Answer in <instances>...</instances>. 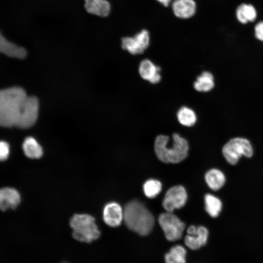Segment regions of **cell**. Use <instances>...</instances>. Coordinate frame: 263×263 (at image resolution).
<instances>
[{
    "label": "cell",
    "mask_w": 263,
    "mask_h": 263,
    "mask_svg": "<svg viewBox=\"0 0 263 263\" xmlns=\"http://www.w3.org/2000/svg\"><path fill=\"white\" fill-rule=\"evenodd\" d=\"M205 178L208 187L214 191L221 189L226 182L225 174L217 169H211L208 170L205 174Z\"/></svg>",
    "instance_id": "obj_15"
},
{
    "label": "cell",
    "mask_w": 263,
    "mask_h": 263,
    "mask_svg": "<svg viewBox=\"0 0 263 263\" xmlns=\"http://www.w3.org/2000/svg\"><path fill=\"white\" fill-rule=\"evenodd\" d=\"M124 210L116 202L107 203L103 209V219L105 224L111 227L120 225L123 220Z\"/></svg>",
    "instance_id": "obj_10"
},
{
    "label": "cell",
    "mask_w": 263,
    "mask_h": 263,
    "mask_svg": "<svg viewBox=\"0 0 263 263\" xmlns=\"http://www.w3.org/2000/svg\"><path fill=\"white\" fill-rule=\"evenodd\" d=\"M67 263V262H63V263Z\"/></svg>",
    "instance_id": "obj_27"
},
{
    "label": "cell",
    "mask_w": 263,
    "mask_h": 263,
    "mask_svg": "<svg viewBox=\"0 0 263 263\" xmlns=\"http://www.w3.org/2000/svg\"><path fill=\"white\" fill-rule=\"evenodd\" d=\"M85 8L88 13L102 17L107 16L111 10L106 0H85Z\"/></svg>",
    "instance_id": "obj_16"
},
{
    "label": "cell",
    "mask_w": 263,
    "mask_h": 263,
    "mask_svg": "<svg viewBox=\"0 0 263 263\" xmlns=\"http://www.w3.org/2000/svg\"><path fill=\"white\" fill-rule=\"evenodd\" d=\"M39 102L19 87L0 90V126L27 129L36 122Z\"/></svg>",
    "instance_id": "obj_1"
},
{
    "label": "cell",
    "mask_w": 263,
    "mask_h": 263,
    "mask_svg": "<svg viewBox=\"0 0 263 263\" xmlns=\"http://www.w3.org/2000/svg\"><path fill=\"white\" fill-rule=\"evenodd\" d=\"M161 4H163L165 6H168L170 3L171 0H156Z\"/></svg>",
    "instance_id": "obj_26"
},
{
    "label": "cell",
    "mask_w": 263,
    "mask_h": 263,
    "mask_svg": "<svg viewBox=\"0 0 263 263\" xmlns=\"http://www.w3.org/2000/svg\"><path fill=\"white\" fill-rule=\"evenodd\" d=\"M222 154L226 162L236 165L243 156L251 158L254 154L253 146L246 138L237 137L229 140L222 148Z\"/></svg>",
    "instance_id": "obj_5"
},
{
    "label": "cell",
    "mask_w": 263,
    "mask_h": 263,
    "mask_svg": "<svg viewBox=\"0 0 263 263\" xmlns=\"http://www.w3.org/2000/svg\"><path fill=\"white\" fill-rule=\"evenodd\" d=\"M0 53L9 57L23 59L27 55L24 48L9 41L0 31Z\"/></svg>",
    "instance_id": "obj_13"
},
{
    "label": "cell",
    "mask_w": 263,
    "mask_h": 263,
    "mask_svg": "<svg viewBox=\"0 0 263 263\" xmlns=\"http://www.w3.org/2000/svg\"><path fill=\"white\" fill-rule=\"evenodd\" d=\"M149 32L142 30L132 37H125L121 40V46L132 55L142 54L149 46Z\"/></svg>",
    "instance_id": "obj_8"
},
{
    "label": "cell",
    "mask_w": 263,
    "mask_h": 263,
    "mask_svg": "<svg viewBox=\"0 0 263 263\" xmlns=\"http://www.w3.org/2000/svg\"><path fill=\"white\" fill-rule=\"evenodd\" d=\"M254 31L256 38L263 41V21L259 22L255 25Z\"/></svg>",
    "instance_id": "obj_25"
},
{
    "label": "cell",
    "mask_w": 263,
    "mask_h": 263,
    "mask_svg": "<svg viewBox=\"0 0 263 263\" xmlns=\"http://www.w3.org/2000/svg\"><path fill=\"white\" fill-rule=\"evenodd\" d=\"M10 154V146L4 141H0V161L6 160Z\"/></svg>",
    "instance_id": "obj_24"
},
{
    "label": "cell",
    "mask_w": 263,
    "mask_h": 263,
    "mask_svg": "<svg viewBox=\"0 0 263 263\" xmlns=\"http://www.w3.org/2000/svg\"><path fill=\"white\" fill-rule=\"evenodd\" d=\"M158 222L168 241L173 242L181 238L185 224L172 212L167 211L160 214Z\"/></svg>",
    "instance_id": "obj_6"
},
{
    "label": "cell",
    "mask_w": 263,
    "mask_h": 263,
    "mask_svg": "<svg viewBox=\"0 0 263 263\" xmlns=\"http://www.w3.org/2000/svg\"><path fill=\"white\" fill-rule=\"evenodd\" d=\"M171 145H169V141L168 135H158L154 141V151L157 158L166 163H178L188 156L189 149L187 140L178 133L172 136Z\"/></svg>",
    "instance_id": "obj_2"
},
{
    "label": "cell",
    "mask_w": 263,
    "mask_h": 263,
    "mask_svg": "<svg viewBox=\"0 0 263 263\" xmlns=\"http://www.w3.org/2000/svg\"><path fill=\"white\" fill-rule=\"evenodd\" d=\"M162 184L155 179H150L146 181L143 185L145 195L149 198L155 197L161 192Z\"/></svg>",
    "instance_id": "obj_23"
},
{
    "label": "cell",
    "mask_w": 263,
    "mask_h": 263,
    "mask_svg": "<svg viewBox=\"0 0 263 263\" xmlns=\"http://www.w3.org/2000/svg\"><path fill=\"white\" fill-rule=\"evenodd\" d=\"M187 198V193L184 187L175 186L167 191L162 201V206L167 211L172 212L175 209L183 207Z\"/></svg>",
    "instance_id": "obj_7"
},
{
    "label": "cell",
    "mask_w": 263,
    "mask_h": 263,
    "mask_svg": "<svg viewBox=\"0 0 263 263\" xmlns=\"http://www.w3.org/2000/svg\"><path fill=\"white\" fill-rule=\"evenodd\" d=\"M160 67L149 59H143L139 65L138 72L140 76L151 84H156L160 81Z\"/></svg>",
    "instance_id": "obj_11"
},
{
    "label": "cell",
    "mask_w": 263,
    "mask_h": 263,
    "mask_svg": "<svg viewBox=\"0 0 263 263\" xmlns=\"http://www.w3.org/2000/svg\"><path fill=\"white\" fill-rule=\"evenodd\" d=\"M186 249L181 245H176L170 248L165 256L166 263H186Z\"/></svg>",
    "instance_id": "obj_22"
},
{
    "label": "cell",
    "mask_w": 263,
    "mask_h": 263,
    "mask_svg": "<svg viewBox=\"0 0 263 263\" xmlns=\"http://www.w3.org/2000/svg\"><path fill=\"white\" fill-rule=\"evenodd\" d=\"M238 20L243 24L254 21L257 17V12L254 7L250 4L242 3L236 10Z\"/></svg>",
    "instance_id": "obj_18"
},
{
    "label": "cell",
    "mask_w": 263,
    "mask_h": 263,
    "mask_svg": "<svg viewBox=\"0 0 263 263\" xmlns=\"http://www.w3.org/2000/svg\"><path fill=\"white\" fill-rule=\"evenodd\" d=\"M73 236L76 240L87 243L97 239L100 235L95 219L87 214H75L70 220Z\"/></svg>",
    "instance_id": "obj_4"
},
{
    "label": "cell",
    "mask_w": 263,
    "mask_h": 263,
    "mask_svg": "<svg viewBox=\"0 0 263 263\" xmlns=\"http://www.w3.org/2000/svg\"><path fill=\"white\" fill-rule=\"evenodd\" d=\"M22 148L24 154L29 158L38 159L43 155L42 147L33 137H27L22 143Z\"/></svg>",
    "instance_id": "obj_17"
},
{
    "label": "cell",
    "mask_w": 263,
    "mask_h": 263,
    "mask_svg": "<svg viewBox=\"0 0 263 263\" xmlns=\"http://www.w3.org/2000/svg\"><path fill=\"white\" fill-rule=\"evenodd\" d=\"M123 210V221L129 229L141 236H146L152 230L154 217L141 202L132 201L127 204Z\"/></svg>",
    "instance_id": "obj_3"
},
{
    "label": "cell",
    "mask_w": 263,
    "mask_h": 263,
    "mask_svg": "<svg viewBox=\"0 0 263 263\" xmlns=\"http://www.w3.org/2000/svg\"><path fill=\"white\" fill-rule=\"evenodd\" d=\"M205 209L212 218L217 217L220 214L223 207L221 200L216 196L207 193L204 197Z\"/></svg>",
    "instance_id": "obj_20"
},
{
    "label": "cell",
    "mask_w": 263,
    "mask_h": 263,
    "mask_svg": "<svg viewBox=\"0 0 263 263\" xmlns=\"http://www.w3.org/2000/svg\"><path fill=\"white\" fill-rule=\"evenodd\" d=\"M20 200V194L16 189L10 187L0 189V210L1 211L15 209L19 204Z\"/></svg>",
    "instance_id": "obj_12"
},
{
    "label": "cell",
    "mask_w": 263,
    "mask_h": 263,
    "mask_svg": "<svg viewBox=\"0 0 263 263\" xmlns=\"http://www.w3.org/2000/svg\"><path fill=\"white\" fill-rule=\"evenodd\" d=\"M174 14L183 19L192 17L196 11V4L194 0H174L172 4Z\"/></svg>",
    "instance_id": "obj_14"
},
{
    "label": "cell",
    "mask_w": 263,
    "mask_h": 263,
    "mask_svg": "<svg viewBox=\"0 0 263 263\" xmlns=\"http://www.w3.org/2000/svg\"><path fill=\"white\" fill-rule=\"evenodd\" d=\"M214 87V81L213 75L208 71L203 72L198 76L193 83L195 90L199 92H207Z\"/></svg>",
    "instance_id": "obj_19"
},
{
    "label": "cell",
    "mask_w": 263,
    "mask_h": 263,
    "mask_svg": "<svg viewBox=\"0 0 263 263\" xmlns=\"http://www.w3.org/2000/svg\"><path fill=\"white\" fill-rule=\"evenodd\" d=\"M187 234L184 239L186 245L191 250H197L207 243L209 236L208 229L204 226H195L191 225L187 230Z\"/></svg>",
    "instance_id": "obj_9"
},
{
    "label": "cell",
    "mask_w": 263,
    "mask_h": 263,
    "mask_svg": "<svg viewBox=\"0 0 263 263\" xmlns=\"http://www.w3.org/2000/svg\"><path fill=\"white\" fill-rule=\"evenodd\" d=\"M177 118L180 124L186 127L193 126L197 120L195 112L186 106H183L178 110L177 113Z\"/></svg>",
    "instance_id": "obj_21"
}]
</instances>
